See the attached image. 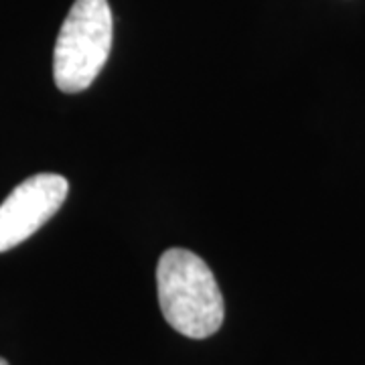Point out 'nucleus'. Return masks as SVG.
Returning a JSON list of instances; mask_svg holds the SVG:
<instances>
[{
    "instance_id": "nucleus-2",
    "label": "nucleus",
    "mask_w": 365,
    "mask_h": 365,
    "mask_svg": "<svg viewBox=\"0 0 365 365\" xmlns=\"http://www.w3.org/2000/svg\"><path fill=\"white\" fill-rule=\"evenodd\" d=\"M112 11L108 0H76L53 51V78L66 93L88 90L112 49Z\"/></svg>"
},
{
    "instance_id": "nucleus-4",
    "label": "nucleus",
    "mask_w": 365,
    "mask_h": 365,
    "mask_svg": "<svg viewBox=\"0 0 365 365\" xmlns=\"http://www.w3.org/2000/svg\"><path fill=\"white\" fill-rule=\"evenodd\" d=\"M0 365H9V361H6V359H2V357H0Z\"/></svg>"
},
{
    "instance_id": "nucleus-1",
    "label": "nucleus",
    "mask_w": 365,
    "mask_h": 365,
    "mask_svg": "<svg viewBox=\"0 0 365 365\" xmlns=\"http://www.w3.org/2000/svg\"><path fill=\"white\" fill-rule=\"evenodd\" d=\"M158 304L177 333L205 339L223 325V297L205 262L182 248L167 250L157 268Z\"/></svg>"
},
{
    "instance_id": "nucleus-3",
    "label": "nucleus",
    "mask_w": 365,
    "mask_h": 365,
    "mask_svg": "<svg viewBox=\"0 0 365 365\" xmlns=\"http://www.w3.org/2000/svg\"><path fill=\"white\" fill-rule=\"evenodd\" d=\"M69 182L55 173L33 175L19 182L0 203V252L23 244L61 209Z\"/></svg>"
}]
</instances>
